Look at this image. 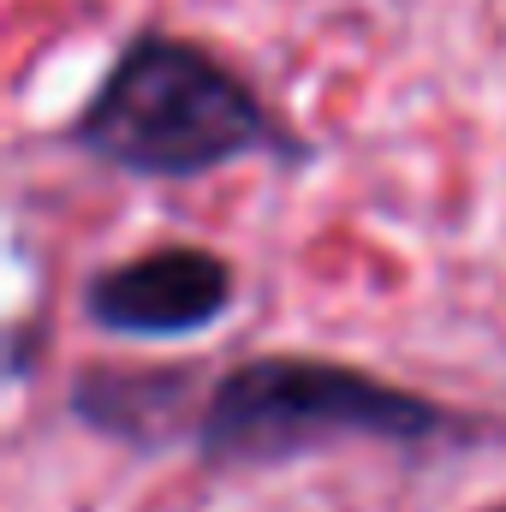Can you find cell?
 I'll return each mask as SVG.
<instances>
[{"label":"cell","instance_id":"cell-1","mask_svg":"<svg viewBox=\"0 0 506 512\" xmlns=\"http://www.w3.org/2000/svg\"><path fill=\"white\" fill-rule=\"evenodd\" d=\"M84 143L137 173H203L262 143V108L203 48L149 36L96 90Z\"/></svg>","mask_w":506,"mask_h":512},{"label":"cell","instance_id":"cell-2","mask_svg":"<svg viewBox=\"0 0 506 512\" xmlns=\"http://www.w3.org/2000/svg\"><path fill=\"white\" fill-rule=\"evenodd\" d=\"M429 423L435 411H423L411 393L381 387L358 370L262 358L215 387L203 441L227 459H274L340 435H423Z\"/></svg>","mask_w":506,"mask_h":512},{"label":"cell","instance_id":"cell-3","mask_svg":"<svg viewBox=\"0 0 506 512\" xmlns=\"http://www.w3.org/2000/svg\"><path fill=\"white\" fill-rule=\"evenodd\" d=\"M227 292H233V274L221 256L167 245L108 268L90 286V310L120 334H191L227 310Z\"/></svg>","mask_w":506,"mask_h":512}]
</instances>
